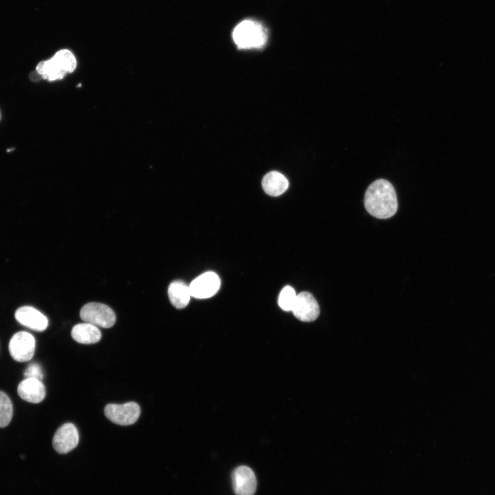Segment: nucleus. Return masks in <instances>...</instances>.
I'll return each mask as SVG.
<instances>
[{
  "mask_svg": "<svg viewBox=\"0 0 495 495\" xmlns=\"http://www.w3.org/2000/svg\"><path fill=\"white\" fill-rule=\"evenodd\" d=\"M221 280L213 272H207L194 279L189 285L191 296L204 299L212 297L219 289Z\"/></svg>",
  "mask_w": 495,
  "mask_h": 495,
  "instance_id": "6",
  "label": "nucleus"
},
{
  "mask_svg": "<svg viewBox=\"0 0 495 495\" xmlns=\"http://www.w3.org/2000/svg\"><path fill=\"white\" fill-rule=\"evenodd\" d=\"M71 335L75 341L85 344L99 342L102 336L98 327L85 322L74 326Z\"/></svg>",
  "mask_w": 495,
  "mask_h": 495,
  "instance_id": "12",
  "label": "nucleus"
},
{
  "mask_svg": "<svg viewBox=\"0 0 495 495\" xmlns=\"http://www.w3.org/2000/svg\"><path fill=\"white\" fill-rule=\"evenodd\" d=\"M25 378H34L42 380L43 378V372L41 366L37 363L30 364L24 371Z\"/></svg>",
  "mask_w": 495,
  "mask_h": 495,
  "instance_id": "19",
  "label": "nucleus"
},
{
  "mask_svg": "<svg viewBox=\"0 0 495 495\" xmlns=\"http://www.w3.org/2000/svg\"><path fill=\"white\" fill-rule=\"evenodd\" d=\"M13 407L9 397L0 391V428L7 426L12 417Z\"/></svg>",
  "mask_w": 495,
  "mask_h": 495,
  "instance_id": "17",
  "label": "nucleus"
},
{
  "mask_svg": "<svg viewBox=\"0 0 495 495\" xmlns=\"http://www.w3.org/2000/svg\"><path fill=\"white\" fill-rule=\"evenodd\" d=\"M171 304L177 309L186 307L191 296L189 286L181 280L172 282L168 289Z\"/></svg>",
  "mask_w": 495,
  "mask_h": 495,
  "instance_id": "14",
  "label": "nucleus"
},
{
  "mask_svg": "<svg viewBox=\"0 0 495 495\" xmlns=\"http://www.w3.org/2000/svg\"><path fill=\"white\" fill-rule=\"evenodd\" d=\"M15 318L22 325L37 331H44L48 325L46 316L30 306L19 308L15 312Z\"/></svg>",
  "mask_w": 495,
  "mask_h": 495,
  "instance_id": "10",
  "label": "nucleus"
},
{
  "mask_svg": "<svg viewBox=\"0 0 495 495\" xmlns=\"http://www.w3.org/2000/svg\"><path fill=\"white\" fill-rule=\"evenodd\" d=\"M36 72L42 78L50 81L61 79L65 76L52 58L41 61L36 66Z\"/></svg>",
  "mask_w": 495,
  "mask_h": 495,
  "instance_id": "15",
  "label": "nucleus"
},
{
  "mask_svg": "<svg viewBox=\"0 0 495 495\" xmlns=\"http://www.w3.org/2000/svg\"><path fill=\"white\" fill-rule=\"evenodd\" d=\"M79 440L76 427L72 423L63 424L55 432L52 445L54 449L60 454H66L74 449Z\"/></svg>",
  "mask_w": 495,
  "mask_h": 495,
  "instance_id": "8",
  "label": "nucleus"
},
{
  "mask_svg": "<svg viewBox=\"0 0 495 495\" xmlns=\"http://www.w3.org/2000/svg\"><path fill=\"white\" fill-rule=\"evenodd\" d=\"M296 298L295 290L290 286H285L279 294L278 303L283 310L289 311L292 310Z\"/></svg>",
  "mask_w": 495,
  "mask_h": 495,
  "instance_id": "18",
  "label": "nucleus"
},
{
  "mask_svg": "<svg viewBox=\"0 0 495 495\" xmlns=\"http://www.w3.org/2000/svg\"><path fill=\"white\" fill-rule=\"evenodd\" d=\"M52 58L66 74L72 72L76 67V58L68 50L58 51Z\"/></svg>",
  "mask_w": 495,
  "mask_h": 495,
  "instance_id": "16",
  "label": "nucleus"
},
{
  "mask_svg": "<svg viewBox=\"0 0 495 495\" xmlns=\"http://www.w3.org/2000/svg\"><path fill=\"white\" fill-rule=\"evenodd\" d=\"M105 416L112 422L129 426L134 424L140 415V408L133 402L123 404H109L104 407Z\"/></svg>",
  "mask_w": 495,
  "mask_h": 495,
  "instance_id": "4",
  "label": "nucleus"
},
{
  "mask_svg": "<svg viewBox=\"0 0 495 495\" xmlns=\"http://www.w3.org/2000/svg\"><path fill=\"white\" fill-rule=\"evenodd\" d=\"M80 318L96 327L110 328L116 322V314L109 306L99 302L85 305L80 311Z\"/></svg>",
  "mask_w": 495,
  "mask_h": 495,
  "instance_id": "3",
  "label": "nucleus"
},
{
  "mask_svg": "<svg viewBox=\"0 0 495 495\" xmlns=\"http://www.w3.org/2000/svg\"><path fill=\"white\" fill-rule=\"evenodd\" d=\"M19 395L23 400L37 404L45 397V388L41 380L34 378H25L17 387Z\"/></svg>",
  "mask_w": 495,
  "mask_h": 495,
  "instance_id": "11",
  "label": "nucleus"
},
{
  "mask_svg": "<svg viewBox=\"0 0 495 495\" xmlns=\"http://www.w3.org/2000/svg\"><path fill=\"white\" fill-rule=\"evenodd\" d=\"M287 179L281 173L272 171L266 174L262 180V186L265 192L273 197L279 196L288 188Z\"/></svg>",
  "mask_w": 495,
  "mask_h": 495,
  "instance_id": "13",
  "label": "nucleus"
},
{
  "mask_svg": "<svg viewBox=\"0 0 495 495\" xmlns=\"http://www.w3.org/2000/svg\"><path fill=\"white\" fill-rule=\"evenodd\" d=\"M11 357L19 362L30 360L35 350V339L27 331H19L11 338L9 345Z\"/></svg>",
  "mask_w": 495,
  "mask_h": 495,
  "instance_id": "5",
  "label": "nucleus"
},
{
  "mask_svg": "<svg viewBox=\"0 0 495 495\" xmlns=\"http://www.w3.org/2000/svg\"><path fill=\"white\" fill-rule=\"evenodd\" d=\"M364 202L368 212L381 219L393 217L398 208L395 188L384 179H377L369 185L364 195Z\"/></svg>",
  "mask_w": 495,
  "mask_h": 495,
  "instance_id": "1",
  "label": "nucleus"
},
{
  "mask_svg": "<svg viewBox=\"0 0 495 495\" xmlns=\"http://www.w3.org/2000/svg\"><path fill=\"white\" fill-rule=\"evenodd\" d=\"M232 486L236 495H254L256 489V478L247 466H239L232 474Z\"/></svg>",
  "mask_w": 495,
  "mask_h": 495,
  "instance_id": "9",
  "label": "nucleus"
},
{
  "mask_svg": "<svg viewBox=\"0 0 495 495\" xmlns=\"http://www.w3.org/2000/svg\"><path fill=\"white\" fill-rule=\"evenodd\" d=\"M292 311L294 316L302 322H312L320 314V307L314 296L307 292L296 295Z\"/></svg>",
  "mask_w": 495,
  "mask_h": 495,
  "instance_id": "7",
  "label": "nucleus"
},
{
  "mask_svg": "<svg viewBox=\"0 0 495 495\" xmlns=\"http://www.w3.org/2000/svg\"><path fill=\"white\" fill-rule=\"evenodd\" d=\"M232 37L239 48L250 49L263 47L267 35L264 27L253 20H245L234 28Z\"/></svg>",
  "mask_w": 495,
  "mask_h": 495,
  "instance_id": "2",
  "label": "nucleus"
}]
</instances>
